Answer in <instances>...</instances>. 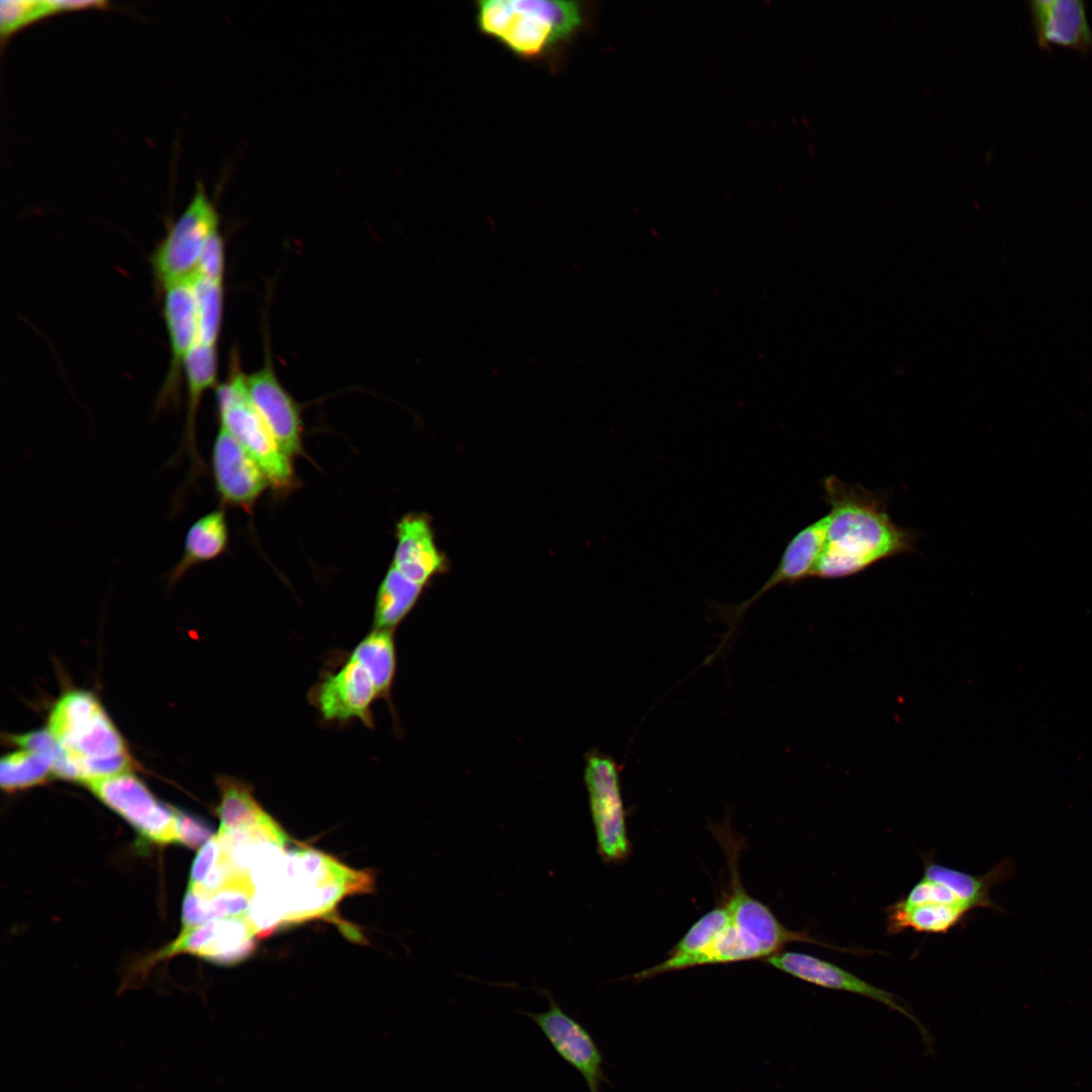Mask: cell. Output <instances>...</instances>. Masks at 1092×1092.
Masks as SVG:
<instances>
[{"label": "cell", "mask_w": 1092, "mask_h": 1092, "mask_svg": "<svg viewBox=\"0 0 1092 1092\" xmlns=\"http://www.w3.org/2000/svg\"><path fill=\"white\" fill-rule=\"evenodd\" d=\"M87 786L148 840L156 843L177 841V810L158 801L130 771L93 781Z\"/></svg>", "instance_id": "obj_8"}, {"label": "cell", "mask_w": 1092, "mask_h": 1092, "mask_svg": "<svg viewBox=\"0 0 1092 1092\" xmlns=\"http://www.w3.org/2000/svg\"><path fill=\"white\" fill-rule=\"evenodd\" d=\"M215 488L224 504L250 511L269 484L266 475L222 427L211 454Z\"/></svg>", "instance_id": "obj_15"}, {"label": "cell", "mask_w": 1092, "mask_h": 1092, "mask_svg": "<svg viewBox=\"0 0 1092 1092\" xmlns=\"http://www.w3.org/2000/svg\"><path fill=\"white\" fill-rule=\"evenodd\" d=\"M256 937L247 916L215 919L183 928L177 939L156 953L151 962L189 953L217 965L231 966L251 956L256 947Z\"/></svg>", "instance_id": "obj_13"}, {"label": "cell", "mask_w": 1092, "mask_h": 1092, "mask_svg": "<svg viewBox=\"0 0 1092 1092\" xmlns=\"http://www.w3.org/2000/svg\"><path fill=\"white\" fill-rule=\"evenodd\" d=\"M584 783L596 832L598 852L606 862H622L631 852L620 769L616 761L599 751L585 757Z\"/></svg>", "instance_id": "obj_7"}, {"label": "cell", "mask_w": 1092, "mask_h": 1092, "mask_svg": "<svg viewBox=\"0 0 1092 1092\" xmlns=\"http://www.w3.org/2000/svg\"><path fill=\"white\" fill-rule=\"evenodd\" d=\"M177 842L197 848L207 842L211 829L202 820L177 810Z\"/></svg>", "instance_id": "obj_30"}, {"label": "cell", "mask_w": 1092, "mask_h": 1092, "mask_svg": "<svg viewBox=\"0 0 1092 1092\" xmlns=\"http://www.w3.org/2000/svg\"><path fill=\"white\" fill-rule=\"evenodd\" d=\"M163 309L169 335L171 365L162 396L159 397L162 404L176 398L185 357L198 342V312L193 278L165 288Z\"/></svg>", "instance_id": "obj_18"}, {"label": "cell", "mask_w": 1092, "mask_h": 1092, "mask_svg": "<svg viewBox=\"0 0 1092 1092\" xmlns=\"http://www.w3.org/2000/svg\"><path fill=\"white\" fill-rule=\"evenodd\" d=\"M193 287L198 312V342L215 346L222 310V282L194 275Z\"/></svg>", "instance_id": "obj_26"}, {"label": "cell", "mask_w": 1092, "mask_h": 1092, "mask_svg": "<svg viewBox=\"0 0 1092 1092\" xmlns=\"http://www.w3.org/2000/svg\"><path fill=\"white\" fill-rule=\"evenodd\" d=\"M224 269L223 241L218 230L208 238L198 260L196 275L222 282Z\"/></svg>", "instance_id": "obj_28"}, {"label": "cell", "mask_w": 1092, "mask_h": 1092, "mask_svg": "<svg viewBox=\"0 0 1092 1092\" xmlns=\"http://www.w3.org/2000/svg\"><path fill=\"white\" fill-rule=\"evenodd\" d=\"M373 674L381 698L391 705L397 656L394 631L373 629L350 652Z\"/></svg>", "instance_id": "obj_24"}, {"label": "cell", "mask_w": 1092, "mask_h": 1092, "mask_svg": "<svg viewBox=\"0 0 1092 1092\" xmlns=\"http://www.w3.org/2000/svg\"><path fill=\"white\" fill-rule=\"evenodd\" d=\"M249 398L282 451L301 455V419L297 404L268 365L246 376Z\"/></svg>", "instance_id": "obj_16"}, {"label": "cell", "mask_w": 1092, "mask_h": 1092, "mask_svg": "<svg viewBox=\"0 0 1092 1092\" xmlns=\"http://www.w3.org/2000/svg\"><path fill=\"white\" fill-rule=\"evenodd\" d=\"M764 962L817 987L848 992L882 1003L912 1021L921 1035L925 1049L932 1051L933 1039L929 1030L896 994L879 988L837 965L804 952L782 950Z\"/></svg>", "instance_id": "obj_11"}, {"label": "cell", "mask_w": 1092, "mask_h": 1092, "mask_svg": "<svg viewBox=\"0 0 1092 1092\" xmlns=\"http://www.w3.org/2000/svg\"><path fill=\"white\" fill-rule=\"evenodd\" d=\"M728 860L729 890L724 904L728 919L693 967L766 960L792 942L812 943L839 951L866 953L864 949L839 947L817 939L808 931L787 928L771 909L750 896L743 887L737 867L739 848L729 830L716 831Z\"/></svg>", "instance_id": "obj_2"}, {"label": "cell", "mask_w": 1092, "mask_h": 1092, "mask_svg": "<svg viewBox=\"0 0 1092 1092\" xmlns=\"http://www.w3.org/2000/svg\"><path fill=\"white\" fill-rule=\"evenodd\" d=\"M479 32L520 59L555 60L583 30L589 8L580 1L481 0L475 2Z\"/></svg>", "instance_id": "obj_3"}, {"label": "cell", "mask_w": 1092, "mask_h": 1092, "mask_svg": "<svg viewBox=\"0 0 1092 1092\" xmlns=\"http://www.w3.org/2000/svg\"><path fill=\"white\" fill-rule=\"evenodd\" d=\"M53 772L52 760L31 749L22 748L6 754L1 759L0 783L2 789L13 792L48 781Z\"/></svg>", "instance_id": "obj_25"}, {"label": "cell", "mask_w": 1092, "mask_h": 1092, "mask_svg": "<svg viewBox=\"0 0 1092 1092\" xmlns=\"http://www.w3.org/2000/svg\"><path fill=\"white\" fill-rule=\"evenodd\" d=\"M246 376H234L217 388L220 427L225 429L259 465L269 484L277 491H288L295 484L290 458L282 451L268 427L252 404Z\"/></svg>", "instance_id": "obj_5"}, {"label": "cell", "mask_w": 1092, "mask_h": 1092, "mask_svg": "<svg viewBox=\"0 0 1092 1092\" xmlns=\"http://www.w3.org/2000/svg\"><path fill=\"white\" fill-rule=\"evenodd\" d=\"M221 858L220 843L212 836L198 851L190 873L189 887L199 888L214 873Z\"/></svg>", "instance_id": "obj_29"}, {"label": "cell", "mask_w": 1092, "mask_h": 1092, "mask_svg": "<svg viewBox=\"0 0 1092 1092\" xmlns=\"http://www.w3.org/2000/svg\"><path fill=\"white\" fill-rule=\"evenodd\" d=\"M228 543L229 529L224 511L215 510L199 518L186 534L183 554L169 573V583L178 581L192 567L220 556Z\"/></svg>", "instance_id": "obj_21"}, {"label": "cell", "mask_w": 1092, "mask_h": 1092, "mask_svg": "<svg viewBox=\"0 0 1092 1092\" xmlns=\"http://www.w3.org/2000/svg\"><path fill=\"white\" fill-rule=\"evenodd\" d=\"M1039 48L1051 46L1092 53V28L1082 0H1030L1026 2Z\"/></svg>", "instance_id": "obj_17"}, {"label": "cell", "mask_w": 1092, "mask_h": 1092, "mask_svg": "<svg viewBox=\"0 0 1092 1092\" xmlns=\"http://www.w3.org/2000/svg\"><path fill=\"white\" fill-rule=\"evenodd\" d=\"M829 506L826 541L813 577L844 578L913 552L918 534L895 524L887 497L835 475L823 479Z\"/></svg>", "instance_id": "obj_1"}, {"label": "cell", "mask_w": 1092, "mask_h": 1092, "mask_svg": "<svg viewBox=\"0 0 1092 1092\" xmlns=\"http://www.w3.org/2000/svg\"><path fill=\"white\" fill-rule=\"evenodd\" d=\"M219 803L216 814L219 829L243 830L252 834L279 839L284 830L256 800L252 787L244 781L221 776L217 778Z\"/></svg>", "instance_id": "obj_20"}, {"label": "cell", "mask_w": 1092, "mask_h": 1092, "mask_svg": "<svg viewBox=\"0 0 1092 1092\" xmlns=\"http://www.w3.org/2000/svg\"><path fill=\"white\" fill-rule=\"evenodd\" d=\"M396 547L392 565L412 581L425 586L446 568L445 555L437 547L430 519L417 513L396 524Z\"/></svg>", "instance_id": "obj_19"}, {"label": "cell", "mask_w": 1092, "mask_h": 1092, "mask_svg": "<svg viewBox=\"0 0 1092 1092\" xmlns=\"http://www.w3.org/2000/svg\"><path fill=\"white\" fill-rule=\"evenodd\" d=\"M183 368L188 394L184 448L191 455L194 472H196L200 469L201 461L196 450L195 420L201 396L215 382L217 372L215 346L197 342L185 357Z\"/></svg>", "instance_id": "obj_22"}, {"label": "cell", "mask_w": 1092, "mask_h": 1092, "mask_svg": "<svg viewBox=\"0 0 1092 1092\" xmlns=\"http://www.w3.org/2000/svg\"><path fill=\"white\" fill-rule=\"evenodd\" d=\"M48 730L65 751L77 781L85 785L133 766L123 738L89 692L63 695L51 711Z\"/></svg>", "instance_id": "obj_4"}, {"label": "cell", "mask_w": 1092, "mask_h": 1092, "mask_svg": "<svg viewBox=\"0 0 1092 1092\" xmlns=\"http://www.w3.org/2000/svg\"><path fill=\"white\" fill-rule=\"evenodd\" d=\"M423 588L391 564L376 594L373 629L395 631L418 603Z\"/></svg>", "instance_id": "obj_23"}, {"label": "cell", "mask_w": 1092, "mask_h": 1092, "mask_svg": "<svg viewBox=\"0 0 1092 1092\" xmlns=\"http://www.w3.org/2000/svg\"><path fill=\"white\" fill-rule=\"evenodd\" d=\"M382 699L373 674L351 653L336 670L322 673L308 700L325 721L359 720L373 727L372 706Z\"/></svg>", "instance_id": "obj_9"}, {"label": "cell", "mask_w": 1092, "mask_h": 1092, "mask_svg": "<svg viewBox=\"0 0 1092 1092\" xmlns=\"http://www.w3.org/2000/svg\"><path fill=\"white\" fill-rule=\"evenodd\" d=\"M545 996L546 1011L524 1014L537 1024L556 1054L582 1076L589 1092H601L602 1083L608 1079L595 1039L582 1024L563 1011L549 992Z\"/></svg>", "instance_id": "obj_12"}, {"label": "cell", "mask_w": 1092, "mask_h": 1092, "mask_svg": "<svg viewBox=\"0 0 1092 1092\" xmlns=\"http://www.w3.org/2000/svg\"><path fill=\"white\" fill-rule=\"evenodd\" d=\"M1010 868L1003 861L986 875L973 876L925 857L922 878L899 901L906 905L928 904L967 913L980 907L996 908L990 890L1010 874Z\"/></svg>", "instance_id": "obj_10"}, {"label": "cell", "mask_w": 1092, "mask_h": 1092, "mask_svg": "<svg viewBox=\"0 0 1092 1092\" xmlns=\"http://www.w3.org/2000/svg\"><path fill=\"white\" fill-rule=\"evenodd\" d=\"M52 15H55L52 0H2L0 2L2 41L26 25Z\"/></svg>", "instance_id": "obj_27"}, {"label": "cell", "mask_w": 1092, "mask_h": 1092, "mask_svg": "<svg viewBox=\"0 0 1092 1092\" xmlns=\"http://www.w3.org/2000/svg\"><path fill=\"white\" fill-rule=\"evenodd\" d=\"M828 523L829 517L826 515L800 530L789 541L769 578L751 598L740 604L721 608L722 615L730 625L724 642L730 638L743 614L768 590L783 583L792 584L813 577L824 549Z\"/></svg>", "instance_id": "obj_14"}, {"label": "cell", "mask_w": 1092, "mask_h": 1092, "mask_svg": "<svg viewBox=\"0 0 1092 1092\" xmlns=\"http://www.w3.org/2000/svg\"><path fill=\"white\" fill-rule=\"evenodd\" d=\"M217 226V212L199 184L152 256L154 274L164 289L193 278L205 243Z\"/></svg>", "instance_id": "obj_6"}]
</instances>
